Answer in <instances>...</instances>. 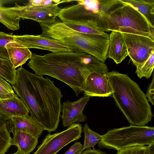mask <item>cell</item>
<instances>
[{"label": "cell", "instance_id": "15", "mask_svg": "<svg viewBox=\"0 0 154 154\" xmlns=\"http://www.w3.org/2000/svg\"><path fill=\"white\" fill-rule=\"evenodd\" d=\"M128 56L126 45L122 32L112 31L109 34L107 58L117 64L122 62Z\"/></svg>", "mask_w": 154, "mask_h": 154}, {"label": "cell", "instance_id": "7", "mask_svg": "<svg viewBox=\"0 0 154 154\" xmlns=\"http://www.w3.org/2000/svg\"><path fill=\"white\" fill-rule=\"evenodd\" d=\"M76 2L77 4L62 8L57 17L62 22L93 20L100 26L102 20L111 12L123 4L121 0H81Z\"/></svg>", "mask_w": 154, "mask_h": 154}, {"label": "cell", "instance_id": "30", "mask_svg": "<svg viewBox=\"0 0 154 154\" xmlns=\"http://www.w3.org/2000/svg\"><path fill=\"white\" fill-rule=\"evenodd\" d=\"M61 3L62 1L60 0H31L29 1V4L33 5L46 6L53 4Z\"/></svg>", "mask_w": 154, "mask_h": 154}, {"label": "cell", "instance_id": "27", "mask_svg": "<svg viewBox=\"0 0 154 154\" xmlns=\"http://www.w3.org/2000/svg\"><path fill=\"white\" fill-rule=\"evenodd\" d=\"M16 95L12 87L0 75V100L11 98Z\"/></svg>", "mask_w": 154, "mask_h": 154}, {"label": "cell", "instance_id": "2", "mask_svg": "<svg viewBox=\"0 0 154 154\" xmlns=\"http://www.w3.org/2000/svg\"><path fill=\"white\" fill-rule=\"evenodd\" d=\"M27 65L38 75H48L67 84L77 97L84 91L90 73L109 72L106 64L84 52H52L42 56L33 53Z\"/></svg>", "mask_w": 154, "mask_h": 154}, {"label": "cell", "instance_id": "11", "mask_svg": "<svg viewBox=\"0 0 154 154\" xmlns=\"http://www.w3.org/2000/svg\"><path fill=\"white\" fill-rule=\"evenodd\" d=\"M59 4L46 6L27 5L21 13V19L32 20L39 23H53L56 21L55 19L61 10L58 6Z\"/></svg>", "mask_w": 154, "mask_h": 154}, {"label": "cell", "instance_id": "24", "mask_svg": "<svg viewBox=\"0 0 154 154\" xmlns=\"http://www.w3.org/2000/svg\"><path fill=\"white\" fill-rule=\"evenodd\" d=\"M82 131L85 134L82 151L90 147L94 149V146L100 142L102 135L91 130L87 123L84 125Z\"/></svg>", "mask_w": 154, "mask_h": 154}, {"label": "cell", "instance_id": "9", "mask_svg": "<svg viewBox=\"0 0 154 154\" xmlns=\"http://www.w3.org/2000/svg\"><path fill=\"white\" fill-rule=\"evenodd\" d=\"M122 33L128 56L136 67L140 66L154 52V41L146 36Z\"/></svg>", "mask_w": 154, "mask_h": 154}, {"label": "cell", "instance_id": "6", "mask_svg": "<svg viewBox=\"0 0 154 154\" xmlns=\"http://www.w3.org/2000/svg\"><path fill=\"white\" fill-rule=\"evenodd\" d=\"M154 143V127L131 125L108 130L102 135L98 143L101 148L119 150L134 146L150 145Z\"/></svg>", "mask_w": 154, "mask_h": 154}, {"label": "cell", "instance_id": "5", "mask_svg": "<svg viewBox=\"0 0 154 154\" xmlns=\"http://www.w3.org/2000/svg\"><path fill=\"white\" fill-rule=\"evenodd\" d=\"M100 26L105 32L116 31L138 35L154 41L146 18L133 7L123 2L102 20Z\"/></svg>", "mask_w": 154, "mask_h": 154}, {"label": "cell", "instance_id": "22", "mask_svg": "<svg viewBox=\"0 0 154 154\" xmlns=\"http://www.w3.org/2000/svg\"><path fill=\"white\" fill-rule=\"evenodd\" d=\"M9 118L0 113V154H5L12 145V138L7 127Z\"/></svg>", "mask_w": 154, "mask_h": 154}, {"label": "cell", "instance_id": "20", "mask_svg": "<svg viewBox=\"0 0 154 154\" xmlns=\"http://www.w3.org/2000/svg\"><path fill=\"white\" fill-rule=\"evenodd\" d=\"M63 22L70 28L80 32L109 36V34L105 32L97 22L93 20Z\"/></svg>", "mask_w": 154, "mask_h": 154}, {"label": "cell", "instance_id": "31", "mask_svg": "<svg viewBox=\"0 0 154 154\" xmlns=\"http://www.w3.org/2000/svg\"><path fill=\"white\" fill-rule=\"evenodd\" d=\"M83 146L79 142H75L64 154H76L82 150Z\"/></svg>", "mask_w": 154, "mask_h": 154}, {"label": "cell", "instance_id": "28", "mask_svg": "<svg viewBox=\"0 0 154 154\" xmlns=\"http://www.w3.org/2000/svg\"><path fill=\"white\" fill-rule=\"evenodd\" d=\"M117 154H150L149 146L128 147L118 150Z\"/></svg>", "mask_w": 154, "mask_h": 154}, {"label": "cell", "instance_id": "4", "mask_svg": "<svg viewBox=\"0 0 154 154\" xmlns=\"http://www.w3.org/2000/svg\"><path fill=\"white\" fill-rule=\"evenodd\" d=\"M39 24L42 35L60 41L73 52L86 53L103 63L108 58L109 36L80 32L62 21L50 24Z\"/></svg>", "mask_w": 154, "mask_h": 154}, {"label": "cell", "instance_id": "25", "mask_svg": "<svg viewBox=\"0 0 154 154\" xmlns=\"http://www.w3.org/2000/svg\"><path fill=\"white\" fill-rule=\"evenodd\" d=\"M154 67V52L143 64L136 67V73L140 79L144 77L148 79L151 76L153 72Z\"/></svg>", "mask_w": 154, "mask_h": 154}, {"label": "cell", "instance_id": "26", "mask_svg": "<svg viewBox=\"0 0 154 154\" xmlns=\"http://www.w3.org/2000/svg\"><path fill=\"white\" fill-rule=\"evenodd\" d=\"M13 33H7L0 31V58L9 60L6 46L9 43L14 42Z\"/></svg>", "mask_w": 154, "mask_h": 154}, {"label": "cell", "instance_id": "18", "mask_svg": "<svg viewBox=\"0 0 154 154\" xmlns=\"http://www.w3.org/2000/svg\"><path fill=\"white\" fill-rule=\"evenodd\" d=\"M6 48L9 60L15 69L25 63L31 58L32 54L29 49L14 41L8 44Z\"/></svg>", "mask_w": 154, "mask_h": 154}, {"label": "cell", "instance_id": "1", "mask_svg": "<svg viewBox=\"0 0 154 154\" xmlns=\"http://www.w3.org/2000/svg\"><path fill=\"white\" fill-rule=\"evenodd\" d=\"M14 91L23 101L31 116L51 133L60 121L63 97L61 90L48 77L33 74L22 66L16 70Z\"/></svg>", "mask_w": 154, "mask_h": 154}, {"label": "cell", "instance_id": "29", "mask_svg": "<svg viewBox=\"0 0 154 154\" xmlns=\"http://www.w3.org/2000/svg\"><path fill=\"white\" fill-rule=\"evenodd\" d=\"M152 74L151 82L148 86L147 91L145 95L148 102H149L152 105H154V75L153 72Z\"/></svg>", "mask_w": 154, "mask_h": 154}, {"label": "cell", "instance_id": "32", "mask_svg": "<svg viewBox=\"0 0 154 154\" xmlns=\"http://www.w3.org/2000/svg\"><path fill=\"white\" fill-rule=\"evenodd\" d=\"M82 154H107L99 149H91L90 147L87 148L82 152Z\"/></svg>", "mask_w": 154, "mask_h": 154}, {"label": "cell", "instance_id": "21", "mask_svg": "<svg viewBox=\"0 0 154 154\" xmlns=\"http://www.w3.org/2000/svg\"><path fill=\"white\" fill-rule=\"evenodd\" d=\"M142 14L149 25L154 27V0H121Z\"/></svg>", "mask_w": 154, "mask_h": 154}, {"label": "cell", "instance_id": "17", "mask_svg": "<svg viewBox=\"0 0 154 154\" xmlns=\"http://www.w3.org/2000/svg\"><path fill=\"white\" fill-rule=\"evenodd\" d=\"M26 6V5L21 6L16 3L12 7L0 5V22L10 30L14 31L19 29L21 14Z\"/></svg>", "mask_w": 154, "mask_h": 154}, {"label": "cell", "instance_id": "23", "mask_svg": "<svg viewBox=\"0 0 154 154\" xmlns=\"http://www.w3.org/2000/svg\"><path fill=\"white\" fill-rule=\"evenodd\" d=\"M16 71L10 60L0 58V75L11 85L14 82Z\"/></svg>", "mask_w": 154, "mask_h": 154}, {"label": "cell", "instance_id": "8", "mask_svg": "<svg viewBox=\"0 0 154 154\" xmlns=\"http://www.w3.org/2000/svg\"><path fill=\"white\" fill-rule=\"evenodd\" d=\"M83 128L79 123H73L61 132L48 134L33 154H56L70 143L81 137Z\"/></svg>", "mask_w": 154, "mask_h": 154}, {"label": "cell", "instance_id": "12", "mask_svg": "<svg viewBox=\"0 0 154 154\" xmlns=\"http://www.w3.org/2000/svg\"><path fill=\"white\" fill-rule=\"evenodd\" d=\"M90 97V96L84 95L76 101L71 102L68 100L63 102L61 116L64 127L69 126L75 122L79 123L86 120L87 117L83 114V111Z\"/></svg>", "mask_w": 154, "mask_h": 154}, {"label": "cell", "instance_id": "19", "mask_svg": "<svg viewBox=\"0 0 154 154\" xmlns=\"http://www.w3.org/2000/svg\"><path fill=\"white\" fill-rule=\"evenodd\" d=\"M12 132V145L16 146L22 154H29L38 144V138L22 132L14 131Z\"/></svg>", "mask_w": 154, "mask_h": 154}, {"label": "cell", "instance_id": "10", "mask_svg": "<svg viewBox=\"0 0 154 154\" xmlns=\"http://www.w3.org/2000/svg\"><path fill=\"white\" fill-rule=\"evenodd\" d=\"M14 41L23 47L48 51L52 53L73 52L72 49L60 41L42 35H13Z\"/></svg>", "mask_w": 154, "mask_h": 154}, {"label": "cell", "instance_id": "3", "mask_svg": "<svg viewBox=\"0 0 154 154\" xmlns=\"http://www.w3.org/2000/svg\"><path fill=\"white\" fill-rule=\"evenodd\" d=\"M112 90L116 105L131 125L144 126L153 115L145 94L127 75L115 71L105 74Z\"/></svg>", "mask_w": 154, "mask_h": 154}, {"label": "cell", "instance_id": "16", "mask_svg": "<svg viewBox=\"0 0 154 154\" xmlns=\"http://www.w3.org/2000/svg\"><path fill=\"white\" fill-rule=\"evenodd\" d=\"M25 104L16 94L11 98L0 100V113L9 118L29 115Z\"/></svg>", "mask_w": 154, "mask_h": 154}, {"label": "cell", "instance_id": "13", "mask_svg": "<svg viewBox=\"0 0 154 154\" xmlns=\"http://www.w3.org/2000/svg\"><path fill=\"white\" fill-rule=\"evenodd\" d=\"M84 94L91 97H108L112 90L105 74L95 72L90 73L85 83Z\"/></svg>", "mask_w": 154, "mask_h": 154}, {"label": "cell", "instance_id": "33", "mask_svg": "<svg viewBox=\"0 0 154 154\" xmlns=\"http://www.w3.org/2000/svg\"><path fill=\"white\" fill-rule=\"evenodd\" d=\"M17 149H18L17 151L15 153L13 154H22L20 150L18 148Z\"/></svg>", "mask_w": 154, "mask_h": 154}, {"label": "cell", "instance_id": "34", "mask_svg": "<svg viewBox=\"0 0 154 154\" xmlns=\"http://www.w3.org/2000/svg\"><path fill=\"white\" fill-rule=\"evenodd\" d=\"M83 151L82 150H81L77 153L76 154H82V152Z\"/></svg>", "mask_w": 154, "mask_h": 154}, {"label": "cell", "instance_id": "14", "mask_svg": "<svg viewBox=\"0 0 154 154\" xmlns=\"http://www.w3.org/2000/svg\"><path fill=\"white\" fill-rule=\"evenodd\" d=\"M7 127L8 130L9 129V132H22L38 138L44 130L42 127L29 115L9 118L7 121Z\"/></svg>", "mask_w": 154, "mask_h": 154}]
</instances>
